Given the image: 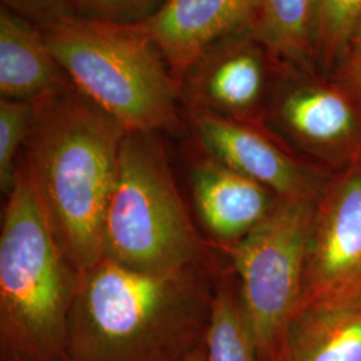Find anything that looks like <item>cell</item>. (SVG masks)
<instances>
[{"label":"cell","mask_w":361,"mask_h":361,"mask_svg":"<svg viewBox=\"0 0 361 361\" xmlns=\"http://www.w3.org/2000/svg\"><path fill=\"white\" fill-rule=\"evenodd\" d=\"M34 116V101H0V186L7 194L13 189L16 176L15 159L25 147Z\"/></svg>","instance_id":"cell-18"},{"label":"cell","mask_w":361,"mask_h":361,"mask_svg":"<svg viewBox=\"0 0 361 361\" xmlns=\"http://www.w3.org/2000/svg\"><path fill=\"white\" fill-rule=\"evenodd\" d=\"M340 83L343 90L361 104V58L350 56L340 71Z\"/></svg>","instance_id":"cell-20"},{"label":"cell","mask_w":361,"mask_h":361,"mask_svg":"<svg viewBox=\"0 0 361 361\" xmlns=\"http://www.w3.org/2000/svg\"><path fill=\"white\" fill-rule=\"evenodd\" d=\"M32 101L22 166L79 274L104 257V217L128 130L74 86L62 83Z\"/></svg>","instance_id":"cell-1"},{"label":"cell","mask_w":361,"mask_h":361,"mask_svg":"<svg viewBox=\"0 0 361 361\" xmlns=\"http://www.w3.org/2000/svg\"><path fill=\"white\" fill-rule=\"evenodd\" d=\"M43 35L73 86L128 131L176 129L180 85L143 22L59 15Z\"/></svg>","instance_id":"cell-4"},{"label":"cell","mask_w":361,"mask_h":361,"mask_svg":"<svg viewBox=\"0 0 361 361\" xmlns=\"http://www.w3.org/2000/svg\"><path fill=\"white\" fill-rule=\"evenodd\" d=\"M361 16V0H317L314 50L325 67L340 61Z\"/></svg>","instance_id":"cell-17"},{"label":"cell","mask_w":361,"mask_h":361,"mask_svg":"<svg viewBox=\"0 0 361 361\" xmlns=\"http://www.w3.org/2000/svg\"><path fill=\"white\" fill-rule=\"evenodd\" d=\"M349 50L352 51L353 58H361V16L349 40Z\"/></svg>","instance_id":"cell-22"},{"label":"cell","mask_w":361,"mask_h":361,"mask_svg":"<svg viewBox=\"0 0 361 361\" xmlns=\"http://www.w3.org/2000/svg\"><path fill=\"white\" fill-rule=\"evenodd\" d=\"M317 201L280 200L232 245L241 313L258 361H284L288 334L301 307Z\"/></svg>","instance_id":"cell-6"},{"label":"cell","mask_w":361,"mask_h":361,"mask_svg":"<svg viewBox=\"0 0 361 361\" xmlns=\"http://www.w3.org/2000/svg\"><path fill=\"white\" fill-rule=\"evenodd\" d=\"M202 244L154 133L128 131L106 210L104 257L147 271L201 267Z\"/></svg>","instance_id":"cell-5"},{"label":"cell","mask_w":361,"mask_h":361,"mask_svg":"<svg viewBox=\"0 0 361 361\" xmlns=\"http://www.w3.org/2000/svg\"><path fill=\"white\" fill-rule=\"evenodd\" d=\"M58 65L43 32L18 13H0L1 98L32 101L62 85Z\"/></svg>","instance_id":"cell-13"},{"label":"cell","mask_w":361,"mask_h":361,"mask_svg":"<svg viewBox=\"0 0 361 361\" xmlns=\"http://www.w3.org/2000/svg\"><path fill=\"white\" fill-rule=\"evenodd\" d=\"M361 302V159L326 180L307 249L301 307Z\"/></svg>","instance_id":"cell-7"},{"label":"cell","mask_w":361,"mask_h":361,"mask_svg":"<svg viewBox=\"0 0 361 361\" xmlns=\"http://www.w3.org/2000/svg\"><path fill=\"white\" fill-rule=\"evenodd\" d=\"M345 91L302 86L286 92L279 104L285 129L300 142L331 152L361 146V118Z\"/></svg>","instance_id":"cell-12"},{"label":"cell","mask_w":361,"mask_h":361,"mask_svg":"<svg viewBox=\"0 0 361 361\" xmlns=\"http://www.w3.org/2000/svg\"><path fill=\"white\" fill-rule=\"evenodd\" d=\"M79 16L116 23H141L154 13L155 0H67Z\"/></svg>","instance_id":"cell-19"},{"label":"cell","mask_w":361,"mask_h":361,"mask_svg":"<svg viewBox=\"0 0 361 361\" xmlns=\"http://www.w3.org/2000/svg\"><path fill=\"white\" fill-rule=\"evenodd\" d=\"M77 273L58 245L22 165L0 233L1 361H67Z\"/></svg>","instance_id":"cell-3"},{"label":"cell","mask_w":361,"mask_h":361,"mask_svg":"<svg viewBox=\"0 0 361 361\" xmlns=\"http://www.w3.org/2000/svg\"><path fill=\"white\" fill-rule=\"evenodd\" d=\"M192 186L200 219L209 232L228 244L252 232L280 201L271 190L212 155L194 166Z\"/></svg>","instance_id":"cell-11"},{"label":"cell","mask_w":361,"mask_h":361,"mask_svg":"<svg viewBox=\"0 0 361 361\" xmlns=\"http://www.w3.org/2000/svg\"><path fill=\"white\" fill-rule=\"evenodd\" d=\"M193 122L209 154L280 200L320 198L326 182L258 130L205 110H194Z\"/></svg>","instance_id":"cell-8"},{"label":"cell","mask_w":361,"mask_h":361,"mask_svg":"<svg viewBox=\"0 0 361 361\" xmlns=\"http://www.w3.org/2000/svg\"><path fill=\"white\" fill-rule=\"evenodd\" d=\"M317 0H258L253 31L273 54L301 62L314 50Z\"/></svg>","instance_id":"cell-15"},{"label":"cell","mask_w":361,"mask_h":361,"mask_svg":"<svg viewBox=\"0 0 361 361\" xmlns=\"http://www.w3.org/2000/svg\"><path fill=\"white\" fill-rule=\"evenodd\" d=\"M16 13L25 15H49L61 0H3Z\"/></svg>","instance_id":"cell-21"},{"label":"cell","mask_w":361,"mask_h":361,"mask_svg":"<svg viewBox=\"0 0 361 361\" xmlns=\"http://www.w3.org/2000/svg\"><path fill=\"white\" fill-rule=\"evenodd\" d=\"M284 361H361V302L302 307L290 325Z\"/></svg>","instance_id":"cell-14"},{"label":"cell","mask_w":361,"mask_h":361,"mask_svg":"<svg viewBox=\"0 0 361 361\" xmlns=\"http://www.w3.org/2000/svg\"><path fill=\"white\" fill-rule=\"evenodd\" d=\"M257 7L258 0H165L143 23L180 87L201 56L253 23Z\"/></svg>","instance_id":"cell-9"},{"label":"cell","mask_w":361,"mask_h":361,"mask_svg":"<svg viewBox=\"0 0 361 361\" xmlns=\"http://www.w3.org/2000/svg\"><path fill=\"white\" fill-rule=\"evenodd\" d=\"M180 361H207L205 343H202L198 348L194 349L192 353H189L183 360Z\"/></svg>","instance_id":"cell-23"},{"label":"cell","mask_w":361,"mask_h":361,"mask_svg":"<svg viewBox=\"0 0 361 361\" xmlns=\"http://www.w3.org/2000/svg\"><path fill=\"white\" fill-rule=\"evenodd\" d=\"M205 347L207 361H258L241 313L237 286L229 279H222L214 289Z\"/></svg>","instance_id":"cell-16"},{"label":"cell","mask_w":361,"mask_h":361,"mask_svg":"<svg viewBox=\"0 0 361 361\" xmlns=\"http://www.w3.org/2000/svg\"><path fill=\"white\" fill-rule=\"evenodd\" d=\"M214 290L201 267L147 271L102 257L77 274L67 361H180L205 343Z\"/></svg>","instance_id":"cell-2"},{"label":"cell","mask_w":361,"mask_h":361,"mask_svg":"<svg viewBox=\"0 0 361 361\" xmlns=\"http://www.w3.org/2000/svg\"><path fill=\"white\" fill-rule=\"evenodd\" d=\"M13 361H23V360H19V359H16V360H13Z\"/></svg>","instance_id":"cell-24"},{"label":"cell","mask_w":361,"mask_h":361,"mask_svg":"<svg viewBox=\"0 0 361 361\" xmlns=\"http://www.w3.org/2000/svg\"><path fill=\"white\" fill-rule=\"evenodd\" d=\"M265 85V66L257 49L241 43L213 46L185 75L180 90L205 110L237 119L257 106Z\"/></svg>","instance_id":"cell-10"}]
</instances>
